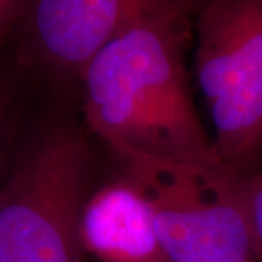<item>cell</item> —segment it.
I'll list each match as a JSON object with an SVG mask.
<instances>
[{"label": "cell", "mask_w": 262, "mask_h": 262, "mask_svg": "<svg viewBox=\"0 0 262 262\" xmlns=\"http://www.w3.org/2000/svg\"><path fill=\"white\" fill-rule=\"evenodd\" d=\"M125 179L149 206L169 262H258L239 189L223 162L206 163L114 147Z\"/></svg>", "instance_id": "2"}, {"label": "cell", "mask_w": 262, "mask_h": 262, "mask_svg": "<svg viewBox=\"0 0 262 262\" xmlns=\"http://www.w3.org/2000/svg\"><path fill=\"white\" fill-rule=\"evenodd\" d=\"M147 0H27L34 48L50 66L82 73Z\"/></svg>", "instance_id": "5"}, {"label": "cell", "mask_w": 262, "mask_h": 262, "mask_svg": "<svg viewBox=\"0 0 262 262\" xmlns=\"http://www.w3.org/2000/svg\"><path fill=\"white\" fill-rule=\"evenodd\" d=\"M27 0H0V37L10 25L19 10L25 6Z\"/></svg>", "instance_id": "8"}, {"label": "cell", "mask_w": 262, "mask_h": 262, "mask_svg": "<svg viewBox=\"0 0 262 262\" xmlns=\"http://www.w3.org/2000/svg\"><path fill=\"white\" fill-rule=\"evenodd\" d=\"M195 73L219 156L246 173L262 149V0H201Z\"/></svg>", "instance_id": "4"}, {"label": "cell", "mask_w": 262, "mask_h": 262, "mask_svg": "<svg viewBox=\"0 0 262 262\" xmlns=\"http://www.w3.org/2000/svg\"><path fill=\"white\" fill-rule=\"evenodd\" d=\"M89 150L72 130L48 133L0 191V262H83Z\"/></svg>", "instance_id": "3"}, {"label": "cell", "mask_w": 262, "mask_h": 262, "mask_svg": "<svg viewBox=\"0 0 262 262\" xmlns=\"http://www.w3.org/2000/svg\"><path fill=\"white\" fill-rule=\"evenodd\" d=\"M200 3L147 0L84 69L88 121L111 149L223 162L195 113L185 72L191 13Z\"/></svg>", "instance_id": "1"}, {"label": "cell", "mask_w": 262, "mask_h": 262, "mask_svg": "<svg viewBox=\"0 0 262 262\" xmlns=\"http://www.w3.org/2000/svg\"><path fill=\"white\" fill-rule=\"evenodd\" d=\"M259 159L262 160V149ZM239 189L252 237L253 251L258 262H262V166L251 175L241 173Z\"/></svg>", "instance_id": "7"}, {"label": "cell", "mask_w": 262, "mask_h": 262, "mask_svg": "<svg viewBox=\"0 0 262 262\" xmlns=\"http://www.w3.org/2000/svg\"><path fill=\"white\" fill-rule=\"evenodd\" d=\"M82 244L84 251L102 262H169L146 200L127 179L101 188L88 198Z\"/></svg>", "instance_id": "6"}]
</instances>
